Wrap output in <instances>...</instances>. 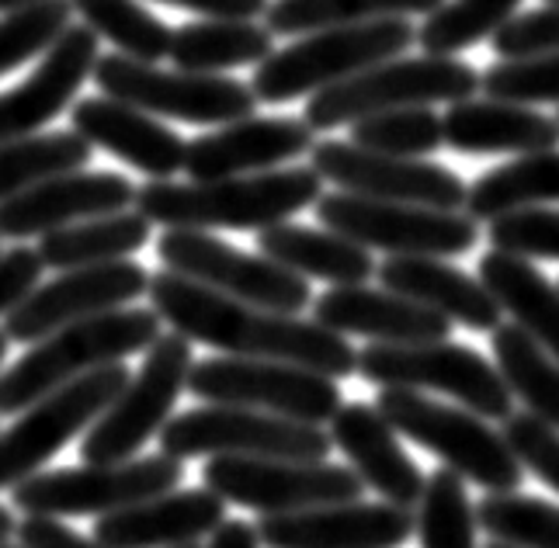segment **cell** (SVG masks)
<instances>
[{
    "mask_svg": "<svg viewBox=\"0 0 559 548\" xmlns=\"http://www.w3.org/2000/svg\"><path fill=\"white\" fill-rule=\"evenodd\" d=\"M146 296L170 330H178L188 341L216 347L223 355L313 368L326 379H348L358 371V350L344 341V334H334L317 320L306 323L288 312L229 299L167 267L150 274Z\"/></svg>",
    "mask_w": 559,
    "mask_h": 548,
    "instance_id": "6da1fadb",
    "label": "cell"
},
{
    "mask_svg": "<svg viewBox=\"0 0 559 548\" xmlns=\"http://www.w3.org/2000/svg\"><path fill=\"white\" fill-rule=\"evenodd\" d=\"M317 167H285L219 181H150L136 188V209L167 229H267L317 205Z\"/></svg>",
    "mask_w": 559,
    "mask_h": 548,
    "instance_id": "7a4b0ae2",
    "label": "cell"
},
{
    "mask_svg": "<svg viewBox=\"0 0 559 548\" xmlns=\"http://www.w3.org/2000/svg\"><path fill=\"white\" fill-rule=\"evenodd\" d=\"M157 309H111L102 317L60 326L56 334L35 341L25 358H17L0 376V414H22L32 403L56 393L94 368L115 365L129 355L150 350L160 337Z\"/></svg>",
    "mask_w": 559,
    "mask_h": 548,
    "instance_id": "3957f363",
    "label": "cell"
},
{
    "mask_svg": "<svg viewBox=\"0 0 559 548\" xmlns=\"http://www.w3.org/2000/svg\"><path fill=\"white\" fill-rule=\"evenodd\" d=\"M417 43V32L407 17H379V22L337 25L310 32L302 43H293L258 63L250 76V91L264 105H285L296 97L317 94L348 76L396 60Z\"/></svg>",
    "mask_w": 559,
    "mask_h": 548,
    "instance_id": "277c9868",
    "label": "cell"
},
{
    "mask_svg": "<svg viewBox=\"0 0 559 548\" xmlns=\"http://www.w3.org/2000/svg\"><path fill=\"white\" fill-rule=\"evenodd\" d=\"M376 409L390 420L396 434L428 448L462 479L484 486L490 493H514L522 486L525 465L511 452L508 438L473 409H459L420 396L417 389L396 385L382 389Z\"/></svg>",
    "mask_w": 559,
    "mask_h": 548,
    "instance_id": "5b68a950",
    "label": "cell"
},
{
    "mask_svg": "<svg viewBox=\"0 0 559 548\" xmlns=\"http://www.w3.org/2000/svg\"><path fill=\"white\" fill-rule=\"evenodd\" d=\"M476 91V70L455 60V56H407V60L396 56V60H385L348 76V81L310 94L302 122L313 132H331L337 126L365 119V115L393 108H420L441 102L455 105L473 97Z\"/></svg>",
    "mask_w": 559,
    "mask_h": 548,
    "instance_id": "8992f818",
    "label": "cell"
},
{
    "mask_svg": "<svg viewBox=\"0 0 559 548\" xmlns=\"http://www.w3.org/2000/svg\"><path fill=\"white\" fill-rule=\"evenodd\" d=\"M195 365L191 341L175 334H160L146 350L140 371L126 382V389L105 414L84 430L81 458L84 465H111L136 458L150 438H157L170 420L181 389H188V371Z\"/></svg>",
    "mask_w": 559,
    "mask_h": 548,
    "instance_id": "52a82bcc",
    "label": "cell"
},
{
    "mask_svg": "<svg viewBox=\"0 0 559 548\" xmlns=\"http://www.w3.org/2000/svg\"><path fill=\"white\" fill-rule=\"evenodd\" d=\"M331 434L317 424L288 420L247 406L209 403L199 409L167 420L160 430V452L170 458H293V462H323L331 455Z\"/></svg>",
    "mask_w": 559,
    "mask_h": 548,
    "instance_id": "ba28073f",
    "label": "cell"
},
{
    "mask_svg": "<svg viewBox=\"0 0 559 548\" xmlns=\"http://www.w3.org/2000/svg\"><path fill=\"white\" fill-rule=\"evenodd\" d=\"M94 84L115 102H126L157 119H178L191 126H229L254 115L258 97L250 84L223 73L160 70L153 63L129 60L122 52L98 56Z\"/></svg>",
    "mask_w": 559,
    "mask_h": 548,
    "instance_id": "9c48e42d",
    "label": "cell"
},
{
    "mask_svg": "<svg viewBox=\"0 0 559 548\" xmlns=\"http://www.w3.org/2000/svg\"><path fill=\"white\" fill-rule=\"evenodd\" d=\"M358 376L382 389H435L484 420H508L514 414V393L504 376L466 344H372L358 350Z\"/></svg>",
    "mask_w": 559,
    "mask_h": 548,
    "instance_id": "30bf717a",
    "label": "cell"
},
{
    "mask_svg": "<svg viewBox=\"0 0 559 548\" xmlns=\"http://www.w3.org/2000/svg\"><path fill=\"white\" fill-rule=\"evenodd\" d=\"M317 219L361 247L385 250L390 258H455L479 240V223L469 212L379 202L352 191L320 194Z\"/></svg>",
    "mask_w": 559,
    "mask_h": 548,
    "instance_id": "8fae6325",
    "label": "cell"
},
{
    "mask_svg": "<svg viewBox=\"0 0 559 548\" xmlns=\"http://www.w3.org/2000/svg\"><path fill=\"white\" fill-rule=\"evenodd\" d=\"M185 479V462L170 455H143L111 465H81L35 473L11 489V503L25 514L46 517H94L132 507L140 500L178 489Z\"/></svg>",
    "mask_w": 559,
    "mask_h": 548,
    "instance_id": "7c38bea8",
    "label": "cell"
},
{
    "mask_svg": "<svg viewBox=\"0 0 559 548\" xmlns=\"http://www.w3.org/2000/svg\"><path fill=\"white\" fill-rule=\"evenodd\" d=\"M188 393L202 403L247 406L302 424H331L344 406L334 379L313 368L264 358H205L188 371Z\"/></svg>",
    "mask_w": 559,
    "mask_h": 548,
    "instance_id": "4fadbf2b",
    "label": "cell"
},
{
    "mask_svg": "<svg viewBox=\"0 0 559 548\" xmlns=\"http://www.w3.org/2000/svg\"><path fill=\"white\" fill-rule=\"evenodd\" d=\"M129 379L132 371L122 361H115L32 403L22 420L0 430V489H14L17 483H25L63 444L84 434L115 403Z\"/></svg>",
    "mask_w": 559,
    "mask_h": 548,
    "instance_id": "5bb4252c",
    "label": "cell"
},
{
    "mask_svg": "<svg viewBox=\"0 0 559 548\" xmlns=\"http://www.w3.org/2000/svg\"><path fill=\"white\" fill-rule=\"evenodd\" d=\"M202 483L226 503L258 514L310 511L326 503L361 500L365 483L355 468L334 462H293V458H243L216 455L202 468Z\"/></svg>",
    "mask_w": 559,
    "mask_h": 548,
    "instance_id": "9a60e30c",
    "label": "cell"
},
{
    "mask_svg": "<svg viewBox=\"0 0 559 548\" xmlns=\"http://www.w3.org/2000/svg\"><path fill=\"white\" fill-rule=\"evenodd\" d=\"M157 258L167 271L250 306L288 317L310 306V282L302 274L275 264L264 253H243L234 243L209 237L205 229H167L157 240Z\"/></svg>",
    "mask_w": 559,
    "mask_h": 548,
    "instance_id": "2e32d148",
    "label": "cell"
},
{
    "mask_svg": "<svg viewBox=\"0 0 559 548\" xmlns=\"http://www.w3.org/2000/svg\"><path fill=\"white\" fill-rule=\"evenodd\" d=\"M313 167L323 181L337 184L341 191L361 194V199H379V202H407V205L459 212L466 209V194H469L459 174L445 167L424 164L417 156L376 153L358 143H337V140L317 143Z\"/></svg>",
    "mask_w": 559,
    "mask_h": 548,
    "instance_id": "e0dca14e",
    "label": "cell"
},
{
    "mask_svg": "<svg viewBox=\"0 0 559 548\" xmlns=\"http://www.w3.org/2000/svg\"><path fill=\"white\" fill-rule=\"evenodd\" d=\"M150 271L136 261H108L63 271L60 278L35 288L32 296L4 317V334L17 344H35L60 326L81 323L102 312L122 309L146 296Z\"/></svg>",
    "mask_w": 559,
    "mask_h": 548,
    "instance_id": "ac0fdd59",
    "label": "cell"
},
{
    "mask_svg": "<svg viewBox=\"0 0 559 548\" xmlns=\"http://www.w3.org/2000/svg\"><path fill=\"white\" fill-rule=\"evenodd\" d=\"M414 532V511L407 507L361 500L264 514L258 521L264 548H400Z\"/></svg>",
    "mask_w": 559,
    "mask_h": 548,
    "instance_id": "d6986e66",
    "label": "cell"
},
{
    "mask_svg": "<svg viewBox=\"0 0 559 548\" xmlns=\"http://www.w3.org/2000/svg\"><path fill=\"white\" fill-rule=\"evenodd\" d=\"M129 205H136V184L129 178L111 170L81 167L0 202V237L4 240L46 237V233L73 223L126 212Z\"/></svg>",
    "mask_w": 559,
    "mask_h": 548,
    "instance_id": "ffe728a7",
    "label": "cell"
},
{
    "mask_svg": "<svg viewBox=\"0 0 559 548\" xmlns=\"http://www.w3.org/2000/svg\"><path fill=\"white\" fill-rule=\"evenodd\" d=\"M98 63V32L70 25L25 84L0 94V143L25 140L63 115Z\"/></svg>",
    "mask_w": 559,
    "mask_h": 548,
    "instance_id": "44dd1931",
    "label": "cell"
},
{
    "mask_svg": "<svg viewBox=\"0 0 559 548\" xmlns=\"http://www.w3.org/2000/svg\"><path fill=\"white\" fill-rule=\"evenodd\" d=\"M306 150H313V129L299 119H254L247 115L229 122L219 132L191 140L185 150V170L191 181H219L240 174L275 170L278 164H293Z\"/></svg>",
    "mask_w": 559,
    "mask_h": 548,
    "instance_id": "7402d4cb",
    "label": "cell"
},
{
    "mask_svg": "<svg viewBox=\"0 0 559 548\" xmlns=\"http://www.w3.org/2000/svg\"><path fill=\"white\" fill-rule=\"evenodd\" d=\"M70 122L91 146L108 150L129 167L143 170L150 181H167L185 170L188 143L175 129L157 122V115H146L115 97H84L70 108Z\"/></svg>",
    "mask_w": 559,
    "mask_h": 548,
    "instance_id": "603a6c76",
    "label": "cell"
},
{
    "mask_svg": "<svg viewBox=\"0 0 559 548\" xmlns=\"http://www.w3.org/2000/svg\"><path fill=\"white\" fill-rule=\"evenodd\" d=\"M313 320L334 334L372 337L376 344H424L449 341L452 320L396 291L369 285H334L313 299Z\"/></svg>",
    "mask_w": 559,
    "mask_h": 548,
    "instance_id": "cb8c5ba5",
    "label": "cell"
},
{
    "mask_svg": "<svg viewBox=\"0 0 559 548\" xmlns=\"http://www.w3.org/2000/svg\"><path fill=\"white\" fill-rule=\"evenodd\" d=\"M226 521V500L212 489H170L111 511L94 524L105 548H175L212 535Z\"/></svg>",
    "mask_w": 559,
    "mask_h": 548,
    "instance_id": "d4e9b609",
    "label": "cell"
},
{
    "mask_svg": "<svg viewBox=\"0 0 559 548\" xmlns=\"http://www.w3.org/2000/svg\"><path fill=\"white\" fill-rule=\"evenodd\" d=\"M331 441L352 458V468L361 476V483L376 489L385 503L407 507V511L420 503L428 483L420 479L417 462L403 452L396 430L376 406L344 403L331 420Z\"/></svg>",
    "mask_w": 559,
    "mask_h": 548,
    "instance_id": "484cf974",
    "label": "cell"
},
{
    "mask_svg": "<svg viewBox=\"0 0 559 548\" xmlns=\"http://www.w3.org/2000/svg\"><path fill=\"white\" fill-rule=\"evenodd\" d=\"M385 291L407 296L469 330H497L504 309L479 278L445 264L441 258H390L376 267Z\"/></svg>",
    "mask_w": 559,
    "mask_h": 548,
    "instance_id": "4316f807",
    "label": "cell"
},
{
    "mask_svg": "<svg viewBox=\"0 0 559 548\" xmlns=\"http://www.w3.org/2000/svg\"><path fill=\"white\" fill-rule=\"evenodd\" d=\"M445 143L459 153H546L559 146V122L511 102H455L445 119Z\"/></svg>",
    "mask_w": 559,
    "mask_h": 548,
    "instance_id": "83f0119b",
    "label": "cell"
},
{
    "mask_svg": "<svg viewBox=\"0 0 559 548\" xmlns=\"http://www.w3.org/2000/svg\"><path fill=\"white\" fill-rule=\"evenodd\" d=\"M258 247L264 258L331 285H365L376 274L369 247H361L334 229H310L296 223H278L258 233Z\"/></svg>",
    "mask_w": 559,
    "mask_h": 548,
    "instance_id": "f1b7e54d",
    "label": "cell"
},
{
    "mask_svg": "<svg viewBox=\"0 0 559 548\" xmlns=\"http://www.w3.org/2000/svg\"><path fill=\"white\" fill-rule=\"evenodd\" d=\"M479 282L500 309L559 361V288L528 258L490 250L479 258Z\"/></svg>",
    "mask_w": 559,
    "mask_h": 548,
    "instance_id": "f546056e",
    "label": "cell"
},
{
    "mask_svg": "<svg viewBox=\"0 0 559 548\" xmlns=\"http://www.w3.org/2000/svg\"><path fill=\"white\" fill-rule=\"evenodd\" d=\"M275 32L254 22H229V17H205L188 22L170 35V67L188 73H219L234 67L261 63L275 52Z\"/></svg>",
    "mask_w": 559,
    "mask_h": 548,
    "instance_id": "4dcf8cb0",
    "label": "cell"
},
{
    "mask_svg": "<svg viewBox=\"0 0 559 548\" xmlns=\"http://www.w3.org/2000/svg\"><path fill=\"white\" fill-rule=\"evenodd\" d=\"M150 226L153 223L140 209L111 212V215H98V219H84V223L46 233V237L38 240V253H43L46 267H56V271L126 261L129 253L146 247Z\"/></svg>",
    "mask_w": 559,
    "mask_h": 548,
    "instance_id": "1f68e13d",
    "label": "cell"
},
{
    "mask_svg": "<svg viewBox=\"0 0 559 548\" xmlns=\"http://www.w3.org/2000/svg\"><path fill=\"white\" fill-rule=\"evenodd\" d=\"M490 334L497 371L508 389L528 406V414L559 430V361L518 323H500Z\"/></svg>",
    "mask_w": 559,
    "mask_h": 548,
    "instance_id": "d6a6232c",
    "label": "cell"
},
{
    "mask_svg": "<svg viewBox=\"0 0 559 548\" xmlns=\"http://www.w3.org/2000/svg\"><path fill=\"white\" fill-rule=\"evenodd\" d=\"M543 202H559V150L528 153L522 160L484 174L466 194V212L479 223Z\"/></svg>",
    "mask_w": 559,
    "mask_h": 548,
    "instance_id": "836d02e7",
    "label": "cell"
},
{
    "mask_svg": "<svg viewBox=\"0 0 559 548\" xmlns=\"http://www.w3.org/2000/svg\"><path fill=\"white\" fill-rule=\"evenodd\" d=\"M87 164L91 143L81 132H43L0 143V202Z\"/></svg>",
    "mask_w": 559,
    "mask_h": 548,
    "instance_id": "e575fe53",
    "label": "cell"
},
{
    "mask_svg": "<svg viewBox=\"0 0 559 548\" xmlns=\"http://www.w3.org/2000/svg\"><path fill=\"white\" fill-rule=\"evenodd\" d=\"M445 0H275L264 11V25L275 35H310L320 28L379 22V17L435 14Z\"/></svg>",
    "mask_w": 559,
    "mask_h": 548,
    "instance_id": "d590c367",
    "label": "cell"
},
{
    "mask_svg": "<svg viewBox=\"0 0 559 548\" xmlns=\"http://www.w3.org/2000/svg\"><path fill=\"white\" fill-rule=\"evenodd\" d=\"M84 25L119 49L129 60L157 63L170 52V32L140 0H70Z\"/></svg>",
    "mask_w": 559,
    "mask_h": 548,
    "instance_id": "8d00e7d4",
    "label": "cell"
},
{
    "mask_svg": "<svg viewBox=\"0 0 559 548\" xmlns=\"http://www.w3.org/2000/svg\"><path fill=\"white\" fill-rule=\"evenodd\" d=\"M417 538L420 548H476V511L469 503L462 476L452 468L438 473L424 486L417 503Z\"/></svg>",
    "mask_w": 559,
    "mask_h": 548,
    "instance_id": "74e56055",
    "label": "cell"
},
{
    "mask_svg": "<svg viewBox=\"0 0 559 548\" xmlns=\"http://www.w3.org/2000/svg\"><path fill=\"white\" fill-rule=\"evenodd\" d=\"M522 0H445L420 25L417 43L428 56H452L508 25Z\"/></svg>",
    "mask_w": 559,
    "mask_h": 548,
    "instance_id": "f35d334b",
    "label": "cell"
},
{
    "mask_svg": "<svg viewBox=\"0 0 559 548\" xmlns=\"http://www.w3.org/2000/svg\"><path fill=\"white\" fill-rule=\"evenodd\" d=\"M352 143L390 156H428L445 146V122L428 105L393 108L352 122Z\"/></svg>",
    "mask_w": 559,
    "mask_h": 548,
    "instance_id": "ab89813d",
    "label": "cell"
},
{
    "mask_svg": "<svg viewBox=\"0 0 559 548\" xmlns=\"http://www.w3.org/2000/svg\"><path fill=\"white\" fill-rule=\"evenodd\" d=\"M476 521L497 541L518 548H559V507L546 500L490 493L476 507Z\"/></svg>",
    "mask_w": 559,
    "mask_h": 548,
    "instance_id": "60d3db41",
    "label": "cell"
},
{
    "mask_svg": "<svg viewBox=\"0 0 559 548\" xmlns=\"http://www.w3.org/2000/svg\"><path fill=\"white\" fill-rule=\"evenodd\" d=\"M70 0H38L22 11L0 14V76L35 60V56H46L70 28Z\"/></svg>",
    "mask_w": 559,
    "mask_h": 548,
    "instance_id": "b9f144b4",
    "label": "cell"
},
{
    "mask_svg": "<svg viewBox=\"0 0 559 548\" xmlns=\"http://www.w3.org/2000/svg\"><path fill=\"white\" fill-rule=\"evenodd\" d=\"M479 91L511 105H559V52L500 60L479 76Z\"/></svg>",
    "mask_w": 559,
    "mask_h": 548,
    "instance_id": "7bdbcfd3",
    "label": "cell"
},
{
    "mask_svg": "<svg viewBox=\"0 0 559 548\" xmlns=\"http://www.w3.org/2000/svg\"><path fill=\"white\" fill-rule=\"evenodd\" d=\"M493 250H508L518 258L559 261V212L552 209H514L490 219Z\"/></svg>",
    "mask_w": 559,
    "mask_h": 548,
    "instance_id": "ee69618b",
    "label": "cell"
},
{
    "mask_svg": "<svg viewBox=\"0 0 559 548\" xmlns=\"http://www.w3.org/2000/svg\"><path fill=\"white\" fill-rule=\"evenodd\" d=\"M504 438L518 462L559 493V430L535 414H511L504 420Z\"/></svg>",
    "mask_w": 559,
    "mask_h": 548,
    "instance_id": "f6af8a7d",
    "label": "cell"
},
{
    "mask_svg": "<svg viewBox=\"0 0 559 548\" xmlns=\"http://www.w3.org/2000/svg\"><path fill=\"white\" fill-rule=\"evenodd\" d=\"M493 52L500 60H525V56L559 52V4L511 17L493 35Z\"/></svg>",
    "mask_w": 559,
    "mask_h": 548,
    "instance_id": "bcb514c9",
    "label": "cell"
},
{
    "mask_svg": "<svg viewBox=\"0 0 559 548\" xmlns=\"http://www.w3.org/2000/svg\"><path fill=\"white\" fill-rule=\"evenodd\" d=\"M46 261L38 247H11L0 253V317H11V312L22 306L32 291L38 288Z\"/></svg>",
    "mask_w": 559,
    "mask_h": 548,
    "instance_id": "7dc6e473",
    "label": "cell"
},
{
    "mask_svg": "<svg viewBox=\"0 0 559 548\" xmlns=\"http://www.w3.org/2000/svg\"><path fill=\"white\" fill-rule=\"evenodd\" d=\"M14 538L22 548H105L98 538L76 535L60 517H46V514H28L17 524Z\"/></svg>",
    "mask_w": 559,
    "mask_h": 548,
    "instance_id": "c3c4849f",
    "label": "cell"
},
{
    "mask_svg": "<svg viewBox=\"0 0 559 548\" xmlns=\"http://www.w3.org/2000/svg\"><path fill=\"white\" fill-rule=\"evenodd\" d=\"M160 4L195 11L202 17H229V22H254L267 11V0H160Z\"/></svg>",
    "mask_w": 559,
    "mask_h": 548,
    "instance_id": "681fc988",
    "label": "cell"
},
{
    "mask_svg": "<svg viewBox=\"0 0 559 548\" xmlns=\"http://www.w3.org/2000/svg\"><path fill=\"white\" fill-rule=\"evenodd\" d=\"M205 548H261L258 524L247 521H223L216 532H212Z\"/></svg>",
    "mask_w": 559,
    "mask_h": 548,
    "instance_id": "f907efd6",
    "label": "cell"
},
{
    "mask_svg": "<svg viewBox=\"0 0 559 548\" xmlns=\"http://www.w3.org/2000/svg\"><path fill=\"white\" fill-rule=\"evenodd\" d=\"M14 532H17V524H14L11 511H8V507H0V541H8Z\"/></svg>",
    "mask_w": 559,
    "mask_h": 548,
    "instance_id": "816d5d0a",
    "label": "cell"
},
{
    "mask_svg": "<svg viewBox=\"0 0 559 548\" xmlns=\"http://www.w3.org/2000/svg\"><path fill=\"white\" fill-rule=\"evenodd\" d=\"M28 4H38V0H0V14H8V11H22Z\"/></svg>",
    "mask_w": 559,
    "mask_h": 548,
    "instance_id": "f5cc1de1",
    "label": "cell"
},
{
    "mask_svg": "<svg viewBox=\"0 0 559 548\" xmlns=\"http://www.w3.org/2000/svg\"><path fill=\"white\" fill-rule=\"evenodd\" d=\"M8 334H4V330H0V365H4V358H8Z\"/></svg>",
    "mask_w": 559,
    "mask_h": 548,
    "instance_id": "db71d44e",
    "label": "cell"
},
{
    "mask_svg": "<svg viewBox=\"0 0 559 548\" xmlns=\"http://www.w3.org/2000/svg\"><path fill=\"white\" fill-rule=\"evenodd\" d=\"M487 548H518V545H508V541H490Z\"/></svg>",
    "mask_w": 559,
    "mask_h": 548,
    "instance_id": "11a10c76",
    "label": "cell"
},
{
    "mask_svg": "<svg viewBox=\"0 0 559 548\" xmlns=\"http://www.w3.org/2000/svg\"><path fill=\"white\" fill-rule=\"evenodd\" d=\"M175 548H202L199 541H188V545H175Z\"/></svg>",
    "mask_w": 559,
    "mask_h": 548,
    "instance_id": "9f6ffc18",
    "label": "cell"
},
{
    "mask_svg": "<svg viewBox=\"0 0 559 548\" xmlns=\"http://www.w3.org/2000/svg\"><path fill=\"white\" fill-rule=\"evenodd\" d=\"M0 548H22V545H11V541H0Z\"/></svg>",
    "mask_w": 559,
    "mask_h": 548,
    "instance_id": "6f0895ef",
    "label": "cell"
},
{
    "mask_svg": "<svg viewBox=\"0 0 559 548\" xmlns=\"http://www.w3.org/2000/svg\"><path fill=\"white\" fill-rule=\"evenodd\" d=\"M549 4H559V0H549Z\"/></svg>",
    "mask_w": 559,
    "mask_h": 548,
    "instance_id": "680465c9",
    "label": "cell"
},
{
    "mask_svg": "<svg viewBox=\"0 0 559 548\" xmlns=\"http://www.w3.org/2000/svg\"><path fill=\"white\" fill-rule=\"evenodd\" d=\"M556 122H559V119H556Z\"/></svg>",
    "mask_w": 559,
    "mask_h": 548,
    "instance_id": "91938a15",
    "label": "cell"
}]
</instances>
